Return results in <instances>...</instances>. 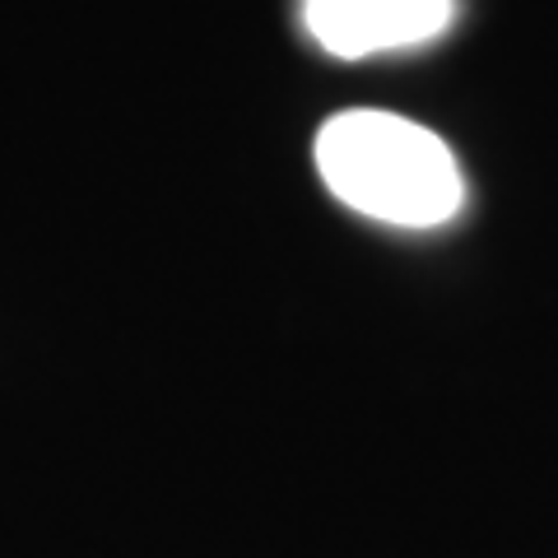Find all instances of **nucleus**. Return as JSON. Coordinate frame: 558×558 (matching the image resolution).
I'll use <instances>...</instances> for the list:
<instances>
[{"label":"nucleus","mask_w":558,"mask_h":558,"mask_svg":"<svg viewBox=\"0 0 558 558\" xmlns=\"http://www.w3.org/2000/svg\"><path fill=\"white\" fill-rule=\"evenodd\" d=\"M317 168L349 209L400 229H438L465 201L457 154L396 112L330 117L317 135Z\"/></svg>","instance_id":"1"},{"label":"nucleus","mask_w":558,"mask_h":558,"mask_svg":"<svg viewBox=\"0 0 558 558\" xmlns=\"http://www.w3.org/2000/svg\"><path fill=\"white\" fill-rule=\"evenodd\" d=\"M457 0H303V24L330 57H377L442 38Z\"/></svg>","instance_id":"2"}]
</instances>
